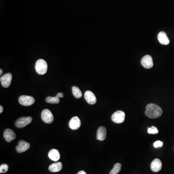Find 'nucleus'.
<instances>
[{"label": "nucleus", "instance_id": "obj_1", "mask_svg": "<svg viewBox=\"0 0 174 174\" xmlns=\"http://www.w3.org/2000/svg\"><path fill=\"white\" fill-rule=\"evenodd\" d=\"M163 114L162 109L154 104H149L146 106L145 115L151 118H157L161 117Z\"/></svg>", "mask_w": 174, "mask_h": 174}, {"label": "nucleus", "instance_id": "obj_3", "mask_svg": "<svg viewBox=\"0 0 174 174\" xmlns=\"http://www.w3.org/2000/svg\"><path fill=\"white\" fill-rule=\"evenodd\" d=\"M125 118V114L122 111H117L113 114L111 116V120L116 123H121L124 122Z\"/></svg>", "mask_w": 174, "mask_h": 174}, {"label": "nucleus", "instance_id": "obj_21", "mask_svg": "<svg viewBox=\"0 0 174 174\" xmlns=\"http://www.w3.org/2000/svg\"><path fill=\"white\" fill-rule=\"evenodd\" d=\"M148 132L149 134H157L158 133V130L155 126H152L151 127L148 128Z\"/></svg>", "mask_w": 174, "mask_h": 174}, {"label": "nucleus", "instance_id": "obj_11", "mask_svg": "<svg viewBox=\"0 0 174 174\" xmlns=\"http://www.w3.org/2000/svg\"><path fill=\"white\" fill-rule=\"evenodd\" d=\"M69 126L72 130H76L81 126V121L78 117L75 116L70 120L69 123Z\"/></svg>", "mask_w": 174, "mask_h": 174}, {"label": "nucleus", "instance_id": "obj_20", "mask_svg": "<svg viewBox=\"0 0 174 174\" xmlns=\"http://www.w3.org/2000/svg\"><path fill=\"white\" fill-rule=\"evenodd\" d=\"M121 165L120 163H116L113 168L111 170L109 174H118L121 170Z\"/></svg>", "mask_w": 174, "mask_h": 174}, {"label": "nucleus", "instance_id": "obj_19", "mask_svg": "<svg viewBox=\"0 0 174 174\" xmlns=\"http://www.w3.org/2000/svg\"><path fill=\"white\" fill-rule=\"evenodd\" d=\"M46 101L48 104H58L60 103V99L57 96H48L46 99Z\"/></svg>", "mask_w": 174, "mask_h": 174}, {"label": "nucleus", "instance_id": "obj_23", "mask_svg": "<svg viewBox=\"0 0 174 174\" xmlns=\"http://www.w3.org/2000/svg\"><path fill=\"white\" fill-rule=\"evenodd\" d=\"M163 142L161 141H157L155 142L153 144V146L156 148L161 147L163 146Z\"/></svg>", "mask_w": 174, "mask_h": 174}, {"label": "nucleus", "instance_id": "obj_2", "mask_svg": "<svg viewBox=\"0 0 174 174\" xmlns=\"http://www.w3.org/2000/svg\"><path fill=\"white\" fill-rule=\"evenodd\" d=\"M35 70L39 75H44L48 70V64L45 60L39 59L35 64Z\"/></svg>", "mask_w": 174, "mask_h": 174}, {"label": "nucleus", "instance_id": "obj_6", "mask_svg": "<svg viewBox=\"0 0 174 174\" xmlns=\"http://www.w3.org/2000/svg\"><path fill=\"white\" fill-rule=\"evenodd\" d=\"M41 118L46 123H52L54 120L53 115L52 112L47 109H44L41 113Z\"/></svg>", "mask_w": 174, "mask_h": 174}, {"label": "nucleus", "instance_id": "obj_4", "mask_svg": "<svg viewBox=\"0 0 174 174\" xmlns=\"http://www.w3.org/2000/svg\"><path fill=\"white\" fill-rule=\"evenodd\" d=\"M33 118L31 117H23L19 118L15 122V126L19 128H22L29 124Z\"/></svg>", "mask_w": 174, "mask_h": 174}, {"label": "nucleus", "instance_id": "obj_15", "mask_svg": "<svg viewBox=\"0 0 174 174\" xmlns=\"http://www.w3.org/2000/svg\"><path fill=\"white\" fill-rule=\"evenodd\" d=\"M158 39L159 42L163 45H167L169 43V39L166 35V33L163 31H161L159 33Z\"/></svg>", "mask_w": 174, "mask_h": 174}, {"label": "nucleus", "instance_id": "obj_7", "mask_svg": "<svg viewBox=\"0 0 174 174\" xmlns=\"http://www.w3.org/2000/svg\"><path fill=\"white\" fill-rule=\"evenodd\" d=\"M12 79V75L11 73L5 74L0 78V81L2 85L4 88H8L11 84Z\"/></svg>", "mask_w": 174, "mask_h": 174}, {"label": "nucleus", "instance_id": "obj_24", "mask_svg": "<svg viewBox=\"0 0 174 174\" xmlns=\"http://www.w3.org/2000/svg\"><path fill=\"white\" fill-rule=\"evenodd\" d=\"M64 93H62V92H59V93H58L57 95H56V96H57L58 97H59V98H63L64 97Z\"/></svg>", "mask_w": 174, "mask_h": 174}, {"label": "nucleus", "instance_id": "obj_27", "mask_svg": "<svg viewBox=\"0 0 174 174\" xmlns=\"http://www.w3.org/2000/svg\"><path fill=\"white\" fill-rule=\"evenodd\" d=\"M2 73H3V70L2 69H0V75H2Z\"/></svg>", "mask_w": 174, "mask_h": 174}, {"label": "nucleus", "instance_id": "obj_13", "mask_svg": "<svg viewBox=\"0 0 174 174\" xmlns=\"http://www.w3.org/2000/svg\"><path fill=\"white\" fill-rule=\"evenodd\" d=\"M162 167V162L159 159H155L151 163V170L154 172H158L160 171Z\"/></svg>", "mask_w": 174, "mask_h": 174}, {"label": "nucleus", "instance_id": "obj_16", "mask_svg": "<svg viewBox=\"0 0 174 174\" xmlns=\"http://www.w3.org/2000/svg\"><path fill=\"white\" fill-rule=\"evenodd\" d=\"M48 156L50 159L55 162H57L59 160L61 157L59 151L56 149L50 150L48 153Z\"/></svg>", "mask_w": 174, "mask_h": 174}, {"label": "nucleus", "instance_id": "obj_14", "mask_svg": "<svg viewBox=\"0 0 174 174\" xmlns=\"http://www.w3.org/2000/svg\"><path fill=\"white\" fill-rule=\"evenodd\" d=\"M106 129L104 126H101L98 128L97 132V139L100 141H104L106 137Z\"/></svg>", "mask_w": 174, "mask_h": 174}, {"label": "nucleus", "instance_id": "obj_26", "mask_svg": "<svg viewBox=\"0 0 174 174\" xmlns=\"http://www.w3.org/2000/svg\"><path fill=\"white\" fill-rule=\"evenodd\" d=\"M3 112V107L2 106H0V113H2Z\"/></svg>", "mask_w": 174, "mask_h": 174}, {"label": "nucleus", "instance_id": "obj_10", "mask_svg": "<svg viewBox=\"0 0 174 174\" xmlns=\"http://www.w3.org/2000/svg\"><path fill=\"white\" fill-rule=\"evenodd\" d=\"M30 147V143L24 140H20L19 144L16 147V151L19 153H22L28 150Z\"/></svg>", "mask_w": 174, "mask_h": 174}, {"label": "nucleus", "instance_id": "obj_18", "mask_svg": "<svg viewBox=\"0 0 174 174\" xmlns=\"http://www.w3.org/2000/svg\"><path fill=\"white\" fill-rule=\"evenodd\" d=\"M72 89L73 94L75 98H78V99L81 98L82 96V93L81 90L78 87L73 86Z\"/></svg>", "mask_w": 174, "mask_h": 174}, {"label": "nucleus", "instance_id": "obj_25", "mask_svg": "<svg viewBox=\"0 0 174 174\" xmlns=\"http://www.w3.org/2000/svg\"><path fill=\"white\" fill-rule=\"evenodd\" d=\"M77 174H87V173L84 171H79Z\"/></svg>", "mask_w": 174, "mask_h": 174}, {"label": "nucleus", "instance_id": "obj_17", "mask_svg": "<svg viewBox=\"0 0 174 174\" xmlns=\"http://www.w3.org/2000/svg\"><path fill=\"white\" fill-rule=\"evenodd\" d=\"M62 165L61 162H56L50 165L48 169L52 172H58L62 169Z\"/></svg>", "mask_w": 174, "mask_h": 174}, {"label": "nucleus", "instance_id": "obj_5", "mask_svg": "<svg viewBox=\"0 0 174 174\" xmlns=\"http://www.w3.org/2000/svg\"><path fill=\"white\" fill-rule=\"evenodd\" d=\"M19 102L20 104L24 106H30L34 104L35 100L31 96L21 95L19 98Z\"/></svg>", "mask_w": 174, "mask_h": 174}, {"label": "nucleus", "instance_id": "obj_22", "mask_svg": "<svg viewBox=\"0 0 174 174\" xmlns=\"http://www.w3.org/2000/svg\"><path fill=\"white\" fill-rule=\"evenodd\" d=\"M8 165L6 164H3L0 166V173H6L8 171Z\"/></svg>", "mask_w": 174, "mask_h": 174}, {"label": "nucleus", "instance_id": "obj_9", "mask_svg": "<svg viewBox=\"0 0 174 174\" xmlns=\"http://www.w3.org/2000/svg\"><path fill=\"white\" fill-rule=\"evenodd\" d=\"M84 97L87 103L90 104H94L96 103L97 99L95 95L91 91L88 90L85 92Z\"/></svg>", "mask_w": 174, "mask_h": 174}, {"label": "nucleus", "instance_id": "obj_12", "mask_svg": "<svg viewBox=\"0 0 174 174\" xmlns=\"http://www.w3.org/2000/svg\"><path fill=\"white\" fill-rule=\"evenodd\" d=\"M3 137L6 141L7 142H10L12 140L15 139L16 137V135L13 130L11 129H6L4 132Z\"/></svg>", "mask_w": 174, "mask_h": 174}, {"label": "nucleus", "instance_id": "obj_8", "mask_svg": "<svg viewBox=\"0 0 174 174\" xmlns=\"http://www.w3.org/2000/svg\"><path fill=\"white\" fill-rule=\"evenodd\" d=\"M141 64L143 67L146 69H150L153 66V62L151 56L146 55L142 59L141 62Z\"/></svg>", "mask_w": 174, "mask_h": 174}]
</instances>
